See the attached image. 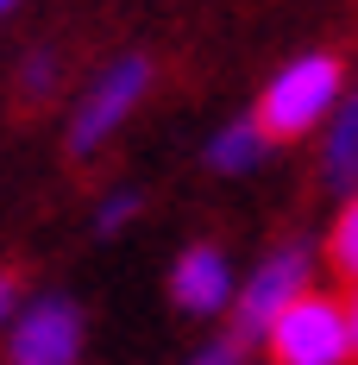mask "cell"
I'll list each match as a JSON object with an SVG mask.
<instances>
[{"mask_svg":"<svg viewBox=\"0 0 358 365\" xmlns=\"http://www.w3.org/2000/svg\"><path fill=\"white\" fill-rule=\"evenodd\" d=\"M346 101V63L333 57V51H308V57H295L283 70L264 82V95H258V126L270 133V139H308V133H327V120L339 113Z\"/></svg>","mask_w":358,"mask_h":365,"instance_id":"6da1fadb","label":"cell"},{"mask_svg":"<svg viewBox=\"0 0 358 365\" xmlns=\"http://www.w3.org/2000/svg\"><path fill=\"white\" fill-rule=\"evenodd\" d=\"M308 290H315V252H308L302 240L270 246V252L246 271V284H239V302H233V340H239V346H264V334L277 328V315H283L289 302H302Z\"/></svg>","mask_w":358,"mask_h":365,"instance_id":"7a4b0ae2","label":"cell"},{"mask_svg":"<svg viewBox=\"0 0 358 365\" xmlns=\"http://www.w3.org/2000/svg\"><path fill=\"white\" fill-rule=\"evenodd\" d=\"M270 365H346L352 359V328H346V296L308 290L277 315V328L264 334Z\"/></svg>","mask_w":358,"mask_h":365,"instance_id":"3957f363","label":"cell"},{"mask_svg":"<svg viewBox=\"0 0 358 365\" xmlns=\"http://www.w3.org/2000/svg\"><path fill=\"white\" fill-rule=\"evenodd\" d=\"M144 88H151V63L144 57H120L107 70L88 82V95L75 101V120H70V151L75 158H88V151H101L132 120V108L144 101Z\"/></svg>","mask_w":358,"mask_h":365,"instance_id":"277c9868","label":"cell"},{"mask_svg":"<svg viewBox=\"0 0 358 365\" xmlns=\"http://www.w3.org/2000/svg\"><path fill=\"white\" fill-rule=\"evenodd\" d=\"M82 340H88V322L70 296H32L6 328V365H75Z\"/></svg>","mask_w":358,"mask_h":365,"instance_id":"5b68a950","label":"cell"},{"mask_svg":"<svg viewBox=\"0 0 358 365\" xmlns=\"http://www.w3.org/2000/svg\"><path fill=\"white\" fill-rule=\"evenodd\" d=\"M170 302H177V315H195V322L233 315V302H239V271H233V258L220 252L214 240L182 246L177 264H170Z\"/></svg>","mask_w":358,"mask_h":365,"instance_id":"8992f818","label":"cell"},{"mask_svg":"<svg viewBox=\"0 0 358 365\" xmlns=\"http://www.w3.org/2000/svg\"><path fill=\"white\" fill-rule=\"evenodd\" d=\"M321 182L346 202L358 195V82L346 88L339 113L327 120V139H321Z\"/></svg>","mask_w":358,"mask_h":365,"instance_id":"52a82bcc","label":"cell"},{"mask_svg":"<svg viewBox=\"0 0 358 365\" xmlns=\"http://www.w3.org/2000/svg\"><path fill=\"white\" fill-rule=\"evenodd\" d=\"M264 151H270V133L258 126V113H246V120H226L208 139V164H214L220 177H246V170L264 164Z\"/></svg>","mask_w":358,"mask_h":365,"instance_id":"ba28073f","label":"cell"},{"mask_svg":"<svg viewBox=\"0 0 358 365\" xmlns=\"http://www.w3.org/2000/svg\"><path fill=\"white\" fill-rule=\"evenodd\" d=\"M327 264H333V277L346 290L358 284V195H346L339 215H333V227H327Z\"/></svg>","mask_w":358,"mask_h":365,"instance_id":"9c48e42d","label":"cell"},{"mask_svg":"<svg viewBox=\"0 0 358 365\" xmlns=\"http://www.w3.org/2000/svg\"><path fill=\"white\" fill-rule=\"evenodd\" d=\"M139 208H144L139 189H107V195L95 202V233H126V227L139 220Z\"/></svg>","mask_w":358,"mask_h":365,"instance_id":"30bf717a","label":"cell"},{"mask_svg":"<svg viewBox=\"0 0 358 365\" xmlns=\"http://www.w3.org/2000/svg\"><path fill=\"white\" fill-rule=\"evenodd\" d=\"M19 88H26V95H51V88H57V57H26V70H19Z\"/></svg>","mask_w":358,"mask_h":365,"instance_id":"8fae6325","label":"cell"},{"mask_svg":"<svg viewBox=\"0 0 358 365\" xmlns=\"http://www.w3.org/2000/svg\"><path fill=\"white\" fill-rule=\"evenodd\" d=\"M189 365H239V340H214V346H195Z\"/></svg>","mask_w":358,"mask_h":365,"instance_id":"7c38bea8","label":"cell"},{"mask_svg":"<svg viewBox=\"0 0 358 365\" xmlns=\"http://www.w3.org/2000/svg\"><path fill=\"white\" fill-rule=\"evenodd\" d=\"M26 302H19V277L13 271H0V328H13V315H19Z\"/></svg>","mask_w":358,"mask_h":365,"instance_id":"4fadbf2b","label":"cell"},{"mask_svg":"<svg viewBox=\"0 0 358 365\" xmlns=\"http://www.w3.org/2000/svg\"><path fill=\"white\" fill-rule=\"evenodd\" d=\"M346 328H352V359H358V284L346 290Z\"/></svg>","mask_w":358,"mask_h":365,"instance_id":"5bb4252c","label":"cell"},{"mask_svg":"<svg viewBox=\"0 0 358 365\" xmlns=\"http://www.w3.org/2000/svg\"><path fill=\"white\" fill-rule=\"evenodd\" d=\"M13 6H19V0H0V19H6V13H13Z\"/></svg>","mask_w":358,"mask_h":365,"instance_id":"9a60e30c","label":"cell"},{"mask_svg":"<svg viewBox=\"0 0 358 365\" xmlns=\"http://www.w3.org/2000/svg\"><path fill=\"white\" fill-rule=\"evenodd\" d=\"M264 365H270V359H264Z\"/></svg>","mask_w":358,"mask_h":365,"instance_id":"2e32d148","label":"cell"}]
</instances>
